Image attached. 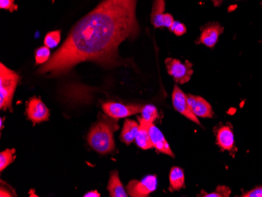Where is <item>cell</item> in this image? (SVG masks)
<instances>
[{"label":"cell","mask_w":262,"mask_h":197,"mask_svg":"<svg viewBox=\"0 0 262 197\" xmlns=\"http://www.w3.org/2000/svg\"><path fill=\"white\" fill-rule=\"evenodd\" d=\"M138 120H139V128L135 138L137 145L141 149L144 150L154 148L149 133L150 122L146 121L142 117L141 118L138 117Z\"/></svg>","instance_id":"12"},{"label":"cell","mask_w":262,"mask_h":197,"mask_svg":"<svg viewBox=\"0 0 262 197\" xmlns=\"http://www.w3.org/2000/svg\"><path fill=\"white\" fill-rule=\"evenodd\" d=\"M187 97L190 108L195 116L201 118H212L213 117V108L207 100L192 95H187Z\"/></svg>","instance_id":"10"},{"label":"cell","mask_w":262,"mask_h":197,"mask_svg":"<svg viewBox=\"0 0 262 197\" xmlns=\"http://www.w3.org/2000/svg\"><path fill=\"white\" fill-rule=\"evenodd\" d=\"M138 128H139V124L135 120H129V119L125 120L121 134H120V140L126 145H129L135 140Z\"/></svg>","instance_id":"14"},{"label":"cell","mask_w":262,"mask_h":197,"mask_svg":"<svg viewBox=\"0 0 262 197\" xmlns=\"http://www.w3.org/2000/svg\"><path fill=\"white\" fill-rule=\"evenodd\" d=\"M224 28L219 22H210L202 29L199 42L209 48H213L219 41V36L223 32Z\"/></svg>","instance_id":"9"},{"label":"cell","mask_w":262,"mask_h":197,"mask_svg":"<svg viewBox=\"0 0 262 197\" xmlns=\"http://www.w3.org/2000/svg\"><path fill=\"white\" fill-rule=\"evenodd\" d=\"M4 118H2L1 119V125H0V126H1V130H2L3 128H4V124H3V123H4Z\"/></svg>","instance_id":"30"},{"label":"cell","mask_w":262,"mask_h":197,"mask_svg":"<svg viewBox=\"0 0 262 197\" xmlns=\"http://www.w3.org/2000/svg\"><path fill=\"white\" fill-rule=\"evenodd\" d=\"M108 190L111 197H126L127 193L122 185L117 170L111 172L108 184Z\"/></svg>","instance_id":"15"},{"label":"cell","mask_w":262,"mask_h":197,"mask_svg":"<svg viewBox=\"0 0 262 197\" xmlns=\"http://www.w3.org/2000/svg\"><path fill=\"white\" fill-rule=\"evenodd\" d=\"M16 150L14 148H7L0 154V170L3 171L11 164L15 160Z\"/></svg>","instance_id":"18"},{"label":"cell","mask_w":262,"mask_h":197,"mask_svg":"<svg viewBox=\"0 0 262 197\" xmlns=\"http://www.w3.org/2000/svg\"><path fill=\"white\" fill-rule=\"evenodd\" d=\"M244 197H262V186L255 188L252 190L249 191L246 193L243 194Z\"/></svg>","instance_id":"25"},{"label":"cell","mask_w":262,"mask_h":197,"mask_svg":"<svg viewBox=\"0 0 262 197\" xmlns=\"http://www.w3.org/2000/svg\"><path fill=\"white\" fill-rule=\"evenodd\" d=\"M165 0H155L151 10V21L156 29L164 27Z\"/></svg>","instance_id":"16"},{"label":"cell","mask_w":262,"mask_h":197,"mask_svg":"<svg viewBox=\"0 0 262 197\" xmlns=\"http://www.w3.org/2000/svg\"><path fill=\"white\" fill-rule=\"evenodd\" d=\"M20 80V76L14 70L3 63L0 64V108L3 111L13 112L12 101Z\"/></svg>","instance_id":"3"},{"label":"cell","mask_w":262,"mask_h":197,"mask_svg":"<svg viewBox=\"0 0 262 197\" xmlns=\"http://www.w3.org/2000/svg\"><path fill=\"white\" fill-rule=\"evenodd\" d=\"M141 113L142 118L146 121L150 122V123H153L159 117L157 108L154 105H145V106L143 107Z\"/></svg>","instance_id":"21"},{"label":"cell","mask_w":262,"mask_h":197,"mask_svg":"<svg viewBox=\"0 0 262 197\" xmlns=\"http://www.w3.org/2000/svg\"><path fill=\"white\" fill-rule=\"evenodd\" d=\"M84 197H100L101 196V194L98 192L97 190L91 191V192H86V194H84L83 195Z\"/></svg>","instance_id":"27"},{"label":"cell","mask_w":262,"mask_h":197,"mask_svg":"<svg viewBox=\"0 0 262 197\" xmlns=\"http://www.w3.org/2000/svg\"><path fill=\"white\" fill-rule=\"evenodd\" d=\"M169 179H170L169 190L170 192L180 190L185 186V173L180 167H172Z\"/></svg>","instance_id":"17"},{"label":"cell","mask_w":262,"mask_h":197,"mask_svg":"<svg viewBox=\"0 0 262 197\" xmlns=\"http://www.w3.org/2000/svg\"><path fill=\"white\" fill-rule=\"evenodd\" d=\"M166 71L174 79L175 83L184 84L188 83L193 75L192 64L188 61L182 63L179 60L168 57L165 60Z\"/></svg>","instance_id":"4"},{"label":"cell","mask_w":262,"mask_h":197,"mask_svg":"<svg viewBox=\"0 0 262 197\" xmlns=\"http://www.w3.org/2000/svg\"><path fill=\"white\" fill-rule=\"evenodd\" d=\"M170 30L178 36H183L184 34L186 33L187 32V29L185 25L178 21V20H174L173 25L170 26Z\"/></svg>","instance_id":"23"},{"label":"cell","mask_w":262,"mask_h":197,"mask_svg":"<svg viewBox=\"0 0 262 197\" xmlns=\"http://www.w3.org/2000/svg\"><path fill=\"white\" fill-rule=\"evenodd\" d=\"M142 105H123L121 103L106 102L102 105V108L108 117L113 119L125 118L135 114L141 113L143 110Z\"/></svg>","instance_id":"6"},{"label":"cell","mask_w":262,"mask_h":197,"mask_svg":"<svg viewBox=\"0 0 262 197\" xmlns=\"http://www.w3.org/2000/svg\"><path fill=\"white\" fill-rule=\"evenodd\" d=\"M231 192H232V191H231L230 188L225 186V185H222V186H219L214 192H210V193H204L203 196L228 197L230 195Z\"/></svg>","instance_id":"22"},{"label":"cell","mask_w":262,"mask_h":197,"mask_svg":"<svg viewBox=\"0 0 262 197\" xmlns=\"http://www.w3.org/2000/svg\"><path fill=\"white\" fill-rule=\"evenodd\" d=\"M51 58L50 48L46 46L38 48L35 52V60L36 64H44Z\"/></svg>","instance_id":"20"},{"label":"cell","mask_w":262,"mask_h":197,"mask_svg":"<svg viewBox=\"0 0 262 197\" xmlns=\"http://www.w3.org/2000/svg\"><path fill=\"white\" fill-rule=\"evenodd\" d=\"M217 143L223 150L232 152L236 151L234 144V135L232 129L228 126H223L217 130Z\"/></svg>","instance_id":"13"},{"label":"cell","mask_w":262,"mask_h":197,"mask_svg":"<svg viewBox=\"0 0 262 197\" xmlns=\"http://www.w3.org/2000/svg\"><path fill=\"white\" fill-rule=\"evenodd\" d=\"M26 113L28 118L32 122L33 125L48 121L50 119V110L43 101L36 97H33L29 100L26 108Z\"/></svg>","instance_id":"8"},{"label":"cell","mask_w":262,"mask_h":197,"mask_svg":"<svg viewBox=\"0 0 262 197\" xmlns=\"http://www.w3.org/2000/svg\"><path fill=\"white\" fill-rule=\"evenodd\" d=\"M210 1L214 7H219L223 4L224 1H226V0H210Z\"/></svg>","instance_id":"29"},{"label":"cell","mask_w":262,"mask_h":197,"mask_svg":"<svg viewBox=\"0 0 262 197\" xmlns=\"http://www.w3.org/2000/svg\"><path fill=\"white\" fill-rule=\"evenodd\" d=\"M173 22H174V19H173V16H172L171 14H166V13H165L163 26L170 29V26L173 25Z\"/></svg>","instance_id":"26"},{"label":"cell","mask_w":262,"mask_h":197,"mask_svg":"<svg viewBox=\"0 0 262 197\" xmlns=\"http://www.w3.org/2000/svg\"><path fill=\"white\" fill-rule=\"evenodd\" d=\"M0 196H13L12 193H10L9 191L7 189H4V188H1V191H0Z\"/></svg>","instance_id":"28"},{"label":"cell","mask_w":262,"mask_h":197,"mask_svg":"<svg viewBox=\"0 0 262 197\" xmlns=\"http://www.w3.org/2000/svg\"><path fill=\"white\" fill-rule=\"evenodd\" d=\"M0 8L13 13L17 10L18 7L14 4V0H0Z\"/></svg>","instance_id":"24"},{"label":"cell","mask_w":262,"mask_h":197,"mask_svg":"<svg viewBox=\"0 0 262 197\" xmlns=\"http://www.w3.org/2000/svg\"><path fill=\"white\" fill-rule=\"evenodd\" d=\"M61 42V31H52L47 34L44 39V45L47 48H54Z\"/></svg>","instance_id":"19"},{"label":"cell","mask_w":262,"mask_h":197,"mask_svg":"<svg viewBox=\"0 0 262 197\" xmlns=\"http://www.w3.org/2000/svg\"><path fill=\"white\" fill-rule=\"evenodd\" d=\"M157 188V176H148L141 181H130L126 186V190L130 196L145 197L154 192Z\"/></svg>","instance_id":"5"},{"label":"cell","mask_w":262,"mask_h":197,"mask_svg":"<svg viewBox=\"0 0 262 197\" xmlns=\"http://www.w3.org/2000/svg\"><path fill=\"white\" fill-rule=\"evenodd\" d=\"M149 133L153 147L158 152L171 157H174V154L172 152L168 142H166L164 135L157 128V126L153 124V123H149Z\"/></svg>","instance_id":"11"},{"label":"cell","mask_w":262,"mask_h":197,"mask_svg":"<svg viewBox=\"0 0 262 197\" xmlns=\"http://www.w3.org/2000/svg\"><path fill=\"white\" fill-rule=\"evenodd\" d=\"M118 128L116 122L105 117L92 126L88 135V143L98 154H110L115 148L114 132Z\"/></svg>","instance_id":"2"},{"label":"cell","mask_w":262,"mask_h":197,"mask_svg":"<svg viewBox=\"0 0 262 197\" xmlns=\"http://www.w3.org/2000/svg\"><path fill=\"white\" fill-rule=\"evenodd\" d=\"M260 4H261L262 6V0H260Z\"/></svg>","instance_id":"31"},{"label":"cell","mask_w":262,"mask_h":197,"mask_svg":"<svg viewBox=\"0 0 262 197\" xmlns=\"http://www.w3.org/2000/svg\"><path fill=\"white\" fill-rule=\"evenodd\" d=\"M172 102H173V107L178 113H180L181 114L183 115L184 117H186L193 123L201 125L200 122L199 121L198 117L195 116L190 108L188 97L178 85H174L173 86V93H172Z\"/></svg>","instance_id":"7"},{"label":"cell","mask_w":262,"mask_h":197,"mask_svg":"<svg viewBox=\"0 0 262 197\" xmlns=\"http://www.w3.org/2000/svg\"><path fill=\"white\" fill-rule=\"evenodd\" d=\"M138 0H104L73 26L67 39L38 69V75L57 77L76 64L94 61L104 67L120 64L119 47L140 33Z\"/></svg>","instance_id":"1"}]
</instances>
